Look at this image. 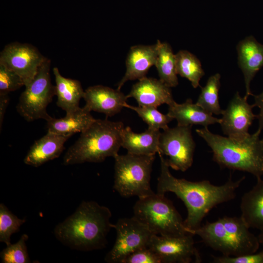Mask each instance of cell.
<instances>
[{
  "label": "cell",
  "mask_w": 263,
  "mask_h": 263,
  "mask_svg": "<svg viewBox=\"0 0 263 263\" xmlns=\"http://www.w3.org/2000/svg\"><path fill=\"white\" fill-rule=\"evenodd\" d=\"M158 154L160 174L157 193L165 195L168 192H173L184 202L188 212L184 224L191 233L201 225L205 217L213 207L235 198L237 188L245 178L243 176L234 181L230 177L220 186L214 185L208 180L192 182L177 178L170 173L164 155Z\"/></svg>",
  "instance_id": "obj_1"
},
{
  "label": "cell",
  "mask_w": 263,
  "mask_h": 263,
  "mask_svg": "<svg viewBox=\"0 0 263 263\" xmlns=\"http://www.w3.org/2000/svg\"><path fill=\"white\" fill-rule=\"evenodd\" d=\"M110 209L97 202L83 201L75 212L54 229L56 238L65 245L80 251L102 249L112 225Z\"/></svg>",
  "instance_id": "obj_2"
},
{
  "label": "cell",
  "mask_w": 263,
  "mask_h": 263,
  "mask_svg": "<svg viewBox=\"0 0 263 263\" xmlns=\"http://www.w3.org/2000/svg\"><path fill=\"white\" fill-rule=\"evenodd\" d=\"M210 148L213 160L221 168L263 175V145L257 131L242 140L213 133L207 127L196 130Z\"/></svg>",
  "instance_id": "obj_3"
},
{
  "label": "cell",
  "mask_w": 263,
  "mask_h": 263,
  "mask_svg": "<svg viewBox=\"0 0 263 263\" xmlns=\"http://www.w3.org/2000/svg\"><path fill=\"white\" fill-rule=\"evenodd\" d=\"M121 121L105 119L95 121L81 134L67 150L63 164L70 165L85 162L99 163L108 157H114L121 147Z\"/></svg>",
  "instance_id": "obj_4"
},
{
  "label": "cell",
  "mask_w": 263,
  "mask_h": 263,
  "mask_svg": "<svg viewBox=\"0 0 263 263\" xmlns=\"http://www.w3.org/2000/svg\"><path fill=\"white\" fill-rule=\"evenodd\" d=\"M249 228L241 217L224 216L213 222H207L192 233L223 256L237 257L256 252L259 248L258 236Z\"/></svg>",
  "instance_id": "obj_5"
},
{
  "label": "cell",
  "mask_w": 263,
  "mask_h": 263,
  "mask_svg": "<svg viewBox=\"0 0 263 263\" xmlns=\"http://www.w3.org/2000/svg\"><path fill=\"white\" fill-rule=\"evenodd\" d=\"M133 216L154 234L171 237L192 234L172 202L164 195L154 192L139 198L133 207Z\"/></svg>",
  "instance_id": "obj_6"
},
{
  "label": "cell",
  "mask_w": 263,
  "mask_h": 263,
  "mask_svg": "<svg viewBox=\"0 0 263 263\" xmlns=\"http://www.w3.org/2000/svg\"><path fill=\"white\" fill-rule=\"evenodd\" d=\"M155 155L117 154L114 158L113 188L124 197L143 198L153 194L150 178Z\"/></svg>",
  "instance_id": "obj_7"
},
{
  "label": "cell",
  "mask_w": 263,
  "mask_h": 263,
  "mask_svg": "<svg viewBox=\"0 0 263 263\" xmlns=\"http://www.w3.org/2000/svg\"><path fill=\"white\" fill-rule=\"evenodd\" d=\"M50 65L46 58L19 97L17 111L28 122L39 119L47 121L52 117L47 107L56 95V87L51 81Z\"/></svg>",
  "instance_id": "obj_8"
},
{
  "label": "cell",
  "mask_w": 263,
  "mask_h": 263,
  "mask_svg": "<svg viewBox=\"0 0 263 263\" xmlns=\"http://www.w3.org/2000/svg\"><path fill=\"white\" fill-rule=\"evenodd\" d=\"M112 228L115 229L116 237L113 246L105 257L108 263H123L132 253L147 247L154 234L134 216L119 219Z\"/></svg>",
  "instance_id": "obj_9"
},
{
  "label": "cell",
  "mask_w": 263,
  "mask_h": 263,
  "mask_svg": "<svg viewBox=\"0 0 263 263\" xmlns=\"http://www.w3.org/2000/svg\"><path fill=\"white\" fill-rule=\"evenodd\" d=\"M192 127L177 125L161 133L158 153L167 156V163L173 169L184 172L192 165L195 143Z\"/></svg>",
  "instance_id": "obj_10"
},
{
  "label": "cell",
  "mask_w": 263,
  "mask_h": 263,
  "mask_svg": "<svg viewBox=\"0 0 263 263\" xmlns=\"http://www.w3.org/2000/svg\"><path fill=\"white\" fill-rule=\"evenodd\" d=\"M192 234L180 236L153 234L148 244L161 263H200L202 259L195 246Z\"/></svg>",
  "instance_id": "obj_11"
},
{
  "label": "cell",
  "mask_w": 263,
  "mask_h": 263,
  "mask_svg": "<svg viewBox=\"0 0 263 263\" xmlns=\"http://www.w3.org/2000/svg\"><path fill=\"white\" fill-rule=\"evenodd\" d=\"M46 58L34 46L15 42L6 46L0 53V62L19 75L26 86Z\"/></svg>",
  "instance_id": "obj_12"
},
{
  "label": "cell",
  "mask_w": 263,
  "mask_h": 263,
  "mask_svg": "<svg viewBox=\"0 0 263 263\" xmlns=\"http://www.w3.org/2000/svg\"><path fill=\"white\" fill-rule=\"evenodd\" d=\"M247 100V97L241 96L237 92L223 110L220 124L224 134L231 139L242 140L250 134L248 130L256 115L253 112L255 106Z\"/></svg>",
  "instance_id": "obj_13"
},
{
  "label": "cell",
  "mask_w": 263,
  "mask_h": 263,
  "mask_svg": "<svg viewBox=\"0 0 263 263\" xmlns=\"http://www.w3.org/2000/svg\"><path fill=\"white\" fill-rule=\"evenodd\" d=\"M84 106L92 111L112 117L125 107L128 97L120 90H114L103 85L89 87L84 91Z\"/></svg>",
  "instance_id": "obj_14"
},
{
  "label": "cell",
  "mask_w": 263,
  "mask_h": 263,
  "mask_svg": "<svg viewBox=\"0 0 263 263\" xmlns=\"http://www.w3.org/2000/svg\"><path fill=\"white\" fill-rule=\"evenodd\" d=\"M128 98L133 97L139 106H158L166 104L170 105L175 102L170 87L161 80L147 76L139 80L132 87Z\"/></svg>",
  "instance_id": "obj_15"
},
{
  "label": "cell",
  "mask_w": 263,
  "mask_h": 263,
  "mask_svg": "<svg viewBox=\"0 0 263 263\" xmlns=\"http://www.w3.org/2000/svg\"><path fill=\"white\" fill-rule=\"evenodd\" d=\"M238 65L242 70L248 98L253 95L250 83L257 72L263 67V45L252 36L240 41L237 45Z\"/></svg>",
  "instance_id": "obj_16"
},
{
  "label": "cell",
  "mask_w": 263,
  "mask_h": 263,
  "mask_svg": "<svg viewBox=\"0 0 263 263\" xmlns=\"http://www.w3.org/2000/svg\"><path fill=\"white\" fill-rule=\"evenodd\" d=\"M158 54V44L151 45H137L132 46L128 54L126 71L123 77L117 84V89L128 81L146 77L149 69L155 65Z\"/></svg>",
  "instance_id": "obj_17"
},
{
  "label": "cell",
  "mask_w": 263,
  "mask_h": 263,
  "mask_svg": "<svg viewBox=\"0 0 263 263\" xmlns=\"http://www.w3.org/2000/svg\"><path fill=\"white\" fill-rule=\"evenodd\" d=\"M71 136L48 132L31 147L24 159V163L38 167L58 158L64 149L65 143Z\"/></svg>",
  "instance_id": "obj_18"
},
{
  "label": "cell",
  "mask_w": 263,
  "mask_h": 263,
  "mask_svg": "<svg viewBox=\"0 0 263 263\" xmlns=\"http://www.w3.org/2000/svg\"><path fill=\"white\" fill-rule=\"evenodd\" d=\"M168 114L176 120L179 126L199 125L208 128L209 125L221 122V118L213 116L196 103H193L190 98L181 104L175 101L169 106Z\"/></svg>",
  "instance_id": "obj_19"
},
{
  "label": "cell",
  "mask_w": 263,
  "mask_h": 263,
  "mask_svg": "<svg viewBox=\"0 0 263 263\" xmlns=\"http://www.w3.org/2000/svg\"><path fill=\"white\" fill-rule=\"evenodd\" d=\"M161 133L159 130L150 128L143 132L135 133L130 127H124L121 134V147L132 154L155 155L159 151Z\"/></svg>",
  "instance_id": "obj_20"
},
{
  "label": "cell",
  "mask_w": 263,
  "mask_h": 263,
  "mask_svg": "<svg viewBox=\"0 0 263 263\" xmlns=\"http://www.w3.org/2000/svg\"><path fill=\"white\" fill-rule=\"evenodd\" d=\"M241 217L249 228L263 230V180L257 178L254 187L242 197Z\"/></svg>",
  "instance_id": "obj_21"
},
{
  "label": "cell",
  "mask_w": 263,
  "mask_h": 263,
  "mask_svg": "<svg viewBox=\"0 0 263 263\" xmlns=\"http://www.w3.org/2000/svg\"><path fill=\"white\" fill-rule=\"evenodd\" d=\"M95 120L91 111L84 106L66 113L63 118L51 117L47 121V128L48 132L72 136L85 131Z\"/></svg>",
  "instance_id": "obj_22"
},
{
  "label": "cell",
  "mask_w": 263,
  "mask_h": 263,
  "mask_svg": "<svg viewBox=\"0 0 263 263\" xmlns=\"http://www.w3.org/2000/svg\"><path fill=\"white\" fill-rule=\"evenodd\" d=\"M56 81V105L68 113L79 108V104L83 98L84 91L80 82L75 79L63 77L57 67L53 69Z\"/></svg>",
  "instance_id": "obj_23"
},
{
  "label": "cell",
  "mask_w": 263,
  "mask_h": 263,
  "mask_svg": "<svg viewBox=\"0 0 263 263\" xmlns=\"http://www.w3.org/2000/svg\"><path fill=\"white\" fill-rule=\"evenodd\" d=\"M158 54L155 66L159 79L171 88L178 85L176 69L175 55L170 45L167 42L157 40Z\"/></svg>",
  "instance_id": "obj_24"
},
{
  "label": "cell",
  "mask_w": 263,
  "mask_h": 263,
  "mask_svg": "<svg viewBox=\"0 0 263 263\" xmlns=\"http://www.w3.org/2000/svg\"><path fill=\"white\" fill-rule=\"evenodd\" d=\"M175 58L177 75L188 79L194 88L199 86L205 72L199 59L187 50H180L175 54Z\"/></svg>",
  "instance_id": "obj_25"
},
{
  "label": "cell",
  "mask_w": 263,
  "mask_h": 263,
  "mask_svg": "<svg viewBox=\"0 0 263 263\" xmlns=\"http://www.w3.org/2000/svg\"><path fill=\"white\" fill-rule=\"evenodd\" d=\"M221 75L216 73L210 76L204 87L201 88L196 103L207 113L213 114H222L223 110L220 107L219 91Z\"/></svg>",
  "instance_id": "obj_26"
},
{
  "label": "cell",
  "mask_w": 263,
  "mask_h": 263,
  "mask_svg": "<svg viewBox=\"0 0 263 263\" xmlns=\"http://www.w3.org/2000/svg\"><path fill=\"white\" fill-rule=\"evenodd\" d=\"M124 107L135 111L146 123L148 128L165 130L169 128L168 124L173 119L168 113L164 114L157 108L152 107L133 106L126 103Z\"/></svg>",
  "instance_id": "obj_27"
},
{
  "label": "cell",
  "mask_w": 263,
  "mask_h": 263,
  "mask_svg": "<svg viewBox=\"0 0 263 263\" xmlns=\"http://www.w3.org/2000/svg\"><path fill=\"white\" fill-rule=\"evenodd\" d=\"M26 222L13 214L3 204H0V242L6 245L11 244V235L19 231Z\"/></svg>",
  "instance_id": "obj_28"
},
{
  "label": "cell",
  "mask_w": 263,
  "mask_h": 263,
  "mask_svg": "<svg viewBox=\"0 0 263 263\" xmlns=\"http://www.w3.org/2000/svg\"><path fill=\"white\" fill-rule=\"evenodd\" d=\"M29 237L26 234L21 235L19 240L10 244L0 252L2 263H29L31 262L28 254L26 242Z\"/></svg>",
  "instance_id": "obj_29"
},
{
  "label": "cell",
  "mask_w": 263,
  "mask_h": 263,
  "mask_svg": "<svg viewBox=\"0 0 263 263\" xmlns=\"http://www.w3.org/2000/svg\"><path fill=\"white\" fill-rule=\"evenodd\" d=\"M24 86L17 73L0 62V94H8Z\"/></svg>",
  "instance_id": "obj_30"
},
{
  "label": "cell",
  "mask_w": 263,
  "mask_h": 263,
  "mask_svg": "<svg viewBox=\"0 0 263 263\" xmlns=\"http://www.w3.org/2000/svg\"><path fill=\"white\" fill-rule=\"evenodd\" d=\"M123 263H161L159 257L148 246L128 256Z\"/></svg>",
  "instance_id": "obj_31"
},
{
  "label": "cell",
  "mask_w": 263,
  "mask_h": 263,
  "mask_svg": "<svg viewBox=\"0 0 263 263\" xmlns=\"http://www.w3.org/2000/svg\"><path fill=\"white\" fill-rule=\"evenodd\" d=\"M216 263H263V250L257 253L237 257H213Z\"/></svg>",
  "instance_id": "obj_32"
},
{
  "label": "cell",
  "mask_w": 263,
  "mask_h": 263,
  "mask_svg": "<svg viewBox=\"0 0 263 263\" xmlns=\"http://www.w3.org/2000/svg\"><path fill=\"white\" fill-rule=\"evenodd\" d=\"M254 97L255 107L259 109V113L256 115V118L258 120V129L257 131L261 132L263 129V91L259 94L253 95Z\"/></svg>",
  "instance_id": "obj_33"
},
{
  "label": "cell",
  "mask_w": 263,
  "mask_h": 263,
  "mask_svg": "<svg viewBox=\"0 0 263 263\" xmlns=\"http://www.w3.org/2000/svg\"><path fill=\"white\" fill-rule=\"evenodd\" d=\"M9 102V97L8 94H0V128L3 123V118Z\"/></svg>",
  "instance_id": "obj_34"
},
{
  "label": "cell",
  "mask_w": 263,
  "mask_h": 263,
  "mask_svg": "<svg viewBox=\"0 0 263 263\" xmlns=\"http://www.w3.org/2000/svg\"><path fill=\"white\" fill-rule=\"evenodd\" d=\"M260 244L263 245V230L261 231V232L258 236Z\"/></svg>",
  "instance_id": "obj_35"
},
{
  "label": "cell",
  "mask_w": 263,
  "mask_h": 263,
  "mask_svg": "<svg viewBox=\"0 0 263 263\" xmlns=\"http://www.w3.org/2000/svg\"><path fill=\"white\" fill-rule=\"evenodd\" d=\"M262 140V143H263V138L261 139Z\"/></svg>",
  "instance_id": "obj_36"
}]
</instances>
